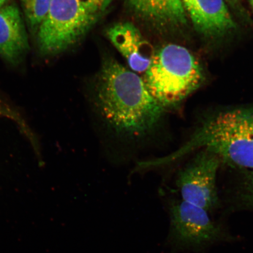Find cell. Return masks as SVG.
Wrapping results in <instances>:
<instances>
[{
    "mask_svg": "<svg viewBox=\"0 0 253 253\" xmlns=\"http://www.w3.org/2000/svg\"><path fill=\"white\" fill-rule=\"evenodd\" d=\"M3 112H4V107L1 100H0V116L2 115Z\"/></svg>",
    "mask_w": 253,
    "mask_h": 253,
    "instance_id": "5bb4252c",
    "label": "cell"
},
{
    "mask_svg": "<svg viewBox=\"0 0 253 253\" xmlns=\"http://www.w3.org/2000/svg\"><path fill=\"white\" fill-rule=\"evenodd\" d=\"M240 197L242 205L253 211V170H249L243 182Z\"/></svg>",
    "mask_w": 253,
    "mask_h": 253,
    "instance_id": "7c38bea8",
    "label": "cell"
},
{
    "mask_svg": "<svg viewBox=\"0 0 253 253\" xmlns=\"http://www.w3.org/2000/svg\"><path fill=\"white\" fill-rule=\"evenodd\" d=\"M95 102L100 118L111 130L131 140L153 131L165 111L143 79L112 59L104 63L101 72Z\"/></svg>",
    "mask_w": 253,
    "mask_h": 253,
    "instance_id": "6da1fadb",
    "label": "cell"
},
{
    "mask_svg": "<svg viewBox=\"0 0 253 253\" xmlns=\"http://www.w3.org/2000/svg\"><path fill=\"white\" fill-rule=\"evenodd\" d=\"M201 150L212 152L222 164L247 171L253 170V106L205 114L178 150L148 164L152 167L171 163Z\"/></svg>",
    "mask_w": 253,
    "mask_h": 253,
    "instance_id": "7a4b0ae2",
    "label": "cell"
},
{
    "mask_svg": "<svg viewBox=\"0 0 253 253\" xmlns=\"http://www.w3.org/2000/svg\"><path fill=\"white\" fill-rule=\"evenodd\" d=\"M28 24L32 30L39 29L48 13L52 0H20Z\"/></svg>",
    "mask_w": 253,
    "mask_h": 253,
    "instance_id": "8fae6325",
    "label": "cell"
},
{
    "mask_svg": "<svg viewBox=\"0 0 253 253\" xmlns=\"http://www.w3.org/2000/svg\"><path fill=\"white\" fill-rule=\"evenodd\" d=\"M28 49V40L20 11L14 5L0 7V56L15 63Z\"/></svg>",
    "mask_w": 253,
    "mask_h": 253,
    "instance_id": "9c48e42d",
    "label": "cell"
},
{
    "mask_svg": "<svg viewBox=\"0 0 253 253\" xmlns=\"http://www.w3.org/2000/svg\"><path fill=\"white\" fill-rule=\"evenodd\" d=\"M207 211L184 201L170 207V239L176 248L201 251L231 239L222 227L211 219Z\"/></svg>",
    "mask_w": 253,
    "mask_h": 253,
    "instance_id": "5b68a950",
    "label": "cell"
},
{
    "mask_svg": "<svg viewBox=\"0 0 253 253\" xmlns=\"http://www.w3.org/2000/svg\"><path fill=\"white\" fill-rule=\"evenodd\" d=\"M107 35L132 70L138 73L147 71L154 56V50L134 25L117 24L107 30Z\"/></svg>",
    "mask_w": 253,
    "mask_h": 253,
    "instance_id": "52a82bcc",
    "label": "cell"
},
{
    "mask_svg": "<svg viewBox=\"0 0 253 253\" xmlns=\"http://www.w3.org/2000/svg\"><path fill=\"white\" fill-rule=\"evenodd\" d=\"M221 164L220 158L212 152H195V156L177 175L176 185L182 200L209 213L219 208L217 178Z\"/></svg>",
    "mask_w": 253,
    "mask_h": 253,
    "instance_id": "8992f818",
    "label": "cell"
},
{
    "mask_svg": "<svg viewBox=\"0 0 253 253\" xmlns=\"http://www.w3.org/2000/svg\"><path fill=\"white\" fill-rule=\"evenodd\" d=\"M182 3L196 29L205 36H222L236 28L224 0H182Z\"/></svg>",
    "mask_w": 253,
    "mask_h": 253,
    "instance_id": "ba28073f",
    "label": "cell"
},
{
    "mask_svg": "<svg viewBox=\"0 0 253 253\" xmlns=\"http://www.w3.org/2000/svg\"><path fill=\"white\" fill-rule=\"evenodd\" d=\"M136 14L160 25L183 24L186 14L182 0H128Z\"/></svg>",
    "mask_w": 253,
    "mask_h": 253,
    "instance_id": "30bf717a",
    "label": "cell"
},
{
    "mask_svg": "<svg viewBox=\"0 0 253 253\" xmlns=\"http://www.w3.org/2000/svg\"><path fill=\"white\" fill-rule=\"evenodd\" d=\"M97 17L81 0H52L38 32L41 51L52 55L67 49L86 33Z\"/></svg>",
    "mask_w": 253,
    "mask_h": 253,
    "instance_id": "277c9868",
    "label": "cell"
},
{
    "mask_svg": "<svg viewBox=\"0 0 253 253\" xmlns=\"http://www.w3.org/2000/svg\"><path fill=\"white\" fill-rule=\"evenodd\" d=\"M202 73L185 47L169 44L155 52L143 79L154 99L164 109L172 108L200 86Z\"/></svg>",
    "mask_w": 253,
    "mask_h": 253,
    "instance_id": "3957f363",
    "label": "cell"
},
{
    "mask_svg": "<svg viewBox=\"0 0 253 253\" xmlns=\"http://www.w3.org/2000/svg\"><path fill=\"white\" fill-rule=\"evenodd\" d=\"M251 4H252V7L253 8V0H251Z\"/></svg>",
    "mask_w": 253,
    "mask_h": 253,
    "instance_id": "e0dca14e",
    "label": "cell"
},
{
    "mask_svg": "<svg viewBox=\"0 0 253 253\" xmlns=\"http://www.w3.org/2000/svg\"><path fill=\"white\" fill-rule=\"evenodd\" d=\"M81 1L88 10L98 15L107 8L112 0H81Z\"/></svg>",
    "mask_w": 253,
    "mask_h": 253,
    "instance_id": "4fadbf2b",
    "label": "cell"
},
{
    "mask_svg": "<svg viewBox=\"0 0 253 253\" xmlns=\"http://www.w3.org/2000/svg\"><path fill=\"white\" fill-rule=\"evenodd\" d=\"M228 1L232 4H235L237 2V0H228Z\"/></svg>",
    "mask_w": 253,
    "mask_h": 253,
    "instance_id": "9a60e30c",
    "label": "cell"
},
{
    "mask_svg": "<svg viewBox=\"0 0 253 253\" xmlns=\"http://www.w3.org/2000/svg\"><path fill=\"white\" fill-rule=\"evenodd\" d=\"M6 1H7V0H0V7L4 5Z\"/></svg>",
    "mask_w": 253,
    "mask_h": 253,
    "instance_id": "2e32d148",
    "label": "cell"
}]
</instances>
